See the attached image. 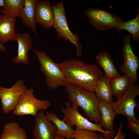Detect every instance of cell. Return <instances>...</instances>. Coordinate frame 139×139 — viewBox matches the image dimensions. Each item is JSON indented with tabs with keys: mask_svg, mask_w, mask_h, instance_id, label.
Listing matches in <instances>:
<instances>
[{
	"mask_svg": "<svg viewBox=\"0 0 139 139\" xmlns=\"http://www.w3.org/2000/svg\"><path fill=\"white\" fill-rule=\"evenodd\" d=\"M34 92L33 88L25 89L21 95L18 105L13 110L15 115H30L35 117L38 111L46 110L51 106L48 100H41L36 98Z\"/></svg>",
	"mask_w": 139,
	"mask_h": 139,
	"instance_id": "8992f818",
	"label": "cell"
},
{
	"mask_svg": "<svg viewBox=\"0 0 139 139\" xmlns=\"http://www.w3.org/2000/svg\"><path fill=\"white\" fill-rule=\"evenodd\" d=\"M84 14L90 24L99 30L105 31L115 28L122 22L120 17L103 9L89 8Z\"/></svg>",
	"mask_w": 139,
	"mask_h": 139,
	"instance_id": "ba28073f",
	"label": "cell"
},
{
	"mask_svg": "<svg viewBox=\"0 0 139 139\" xmlns=\"http://www.w3.org/2000/svg\"><path fill=\"white\" fill-rule=\"evenodd\" d=\"M39 0H25L21 18L23 24L30 29L36 34L37 32L36 27L35 15L37 5Z\"/></svg>",
	"mask_w": 139,
	"mask_h": 139,
	"instance_id": "9a60e30c",
	"label": "cell"
},
{
	"mask_svg": "<svg viewBox=\"0 0 139 139\" xmlns=\"http://www.w3.org/2000/svg\"><path fill=\"white\" fill-rule=\"evenodd\" d=\"M122 122L121 121L120 123L115 137L114 138L111 139H124L125 135L122 131ZM99 139H108L104 138L101 134L99 135Z\"/></svg>",
	"mask_w": 139,
	"mask_h": 139,
	"instance_id": "484cf974",
	"label": "cell"
},
{
	"mask_svg": "<svg viewBox=\"0 0 139 139\" xmlns=\"http://www.w3.org/2000/svg\"><path fill=\"white\" fill-rule=\"evenodd\" d=\"M94 92L100 101L109 104L114 102L109 80L104 76L97 84Z\"/></svg>",
	"mask_w": 139,
	"mask_h": 139,
	"instance_id": "7402d4cb",
	"label": "cell"
},
{
	"mask_svg": "<svg viewBox=\"0 0 139 139\" xmlns=\"http://www.w3.org/2000/svg\"><path fill=\"white\" fill-rule=\"evenodd\" d=\"M128 123V127L134 132L139 134V120H135L126 117Z\"/></svg>",
	"mask_w": 139,
	"mask_h": 139,
	"instance_id": "d4e9b609",
	"label": "cell"
},
{
	"mask_svg": "<svg viewBox=\"0 0 139 139\" xmlns=\"http://www.w3.org/2000/svg\"><path fill=\"white\" fill-rule=\"evenodd\" d=\"M27 88L24 81L18 80L11 88H7L0 86V98L2 108L5 113L13 110L18 105L21 97Z\"/></svg>",
	"mask_w": 139,
	"mask_h": 139,
	"instance_id": "30bf717a",
	"label": "cell"
},
{
	"mask_svg": "<svg viewBox=\"0 0 139 139\" xmlns=\"http://www.w3.org/2000/svg\"><path fill=\"white\" fill-rule=\"evenodd\" d=\"M4 6V0H0V7H2L3 8Z\"/></svg>",
	"mask_w": 139,
	"mask_h": 139,
	"instance_id": "f1b7e54d",
	"label": "cell"
},
{
	"mask_svg": "<svg viewBox=\"0 0 139 139\" xmlns=\"http://www.w3.org/2000/svg\"><path fill=\"white\" fill-rule=\"evenodd\" d=\"M45 116L46 118L52 122L56 126V135L66 138L72 137L74 130L63 120H61L57 115L47 111Z\"/></svg>",
	"mask_w": 139,
	"mask_h": 139,
	"instance_id": "ac0fdd59",
	"label": "cell"
},
{
	"mask_svg": "<svg viewBox=\"0 0 139 139\" xmlns=\"http://www.w3.org/2000/svg\"><path fill=\"white\" fill-rule=\"evenodd\" d=\"M16 40L18 44L17 54L12 58L13 63L28 64L29 60L28 53L31 49L33 44L31 35L29 33L25 32L17 33Z\"/></svg>",
	"mask_w": 139,
	"mask_h": 139,
	"instance_id": "4fadbf2b",
	"label": "cell"
},
{
	"mask_svg": "<svg viewBox=\"0 0 139 139\" xmlns=\"http://www.w3.org/2000/svg\"><path fill=\"white\" fill-rule=\"evenodd\" d=\"M52 7L54 14L53 27L58 36L74 45L76 48L77 56L79 57H81L83 53V47L80 42L79 36L73 33L68 27L63 1L53 5Z\"/></svg>",
	"mask_w": 139,
	"mask_h": 139,
	"instance_id": "5b68a950",
	"label": "cell"
},
{
	"mask_svg": "<svg viewBox=\"0 0 139 139\" xmlns=\"http://www.w3.org/2000/svg\"><path fill=\"white\" fill-rule=\"evenodd\" d=\"M16 18L0 14V43L4 44L16 40L15 25Z\"/></svg>",
	"mask_w": 139,
	"mask_h": 139,
	"instance_id": "5bb4252c",
	"label": "cell"
},
{
	"mask_svg": "<svg viewBox=\"0 0 139 139\" xmlns=\"http://www.w3.org/2000/svg\"><path fill=\"white\" fill-rule=\"evenodd\" d=\"M65 86L68 101L83 110L89 120L100 124L99 100L94 92L72 83H67Z\"/></svg>",
	"mask_w": 139,
	"mask_h": 139,
	"instance_id": "7a4b0ae2",
	"label": "cell"
},
{
	"mask_svg": "<svg viewBox=\"0 0 139 139\" xmlns=\"http://www.w3.org/2000/svg\"><path fill=\"white\" fill-rule=\"evenodd\" d=\"M32 50L38 58L40 70L45 76L46 82L48 87L55 90L65 86L67 83L57 63L53 62L45 51L34 49Z\"/></svg>",
	"mask_w": 139,
	"mask_h": 139,
	"instance_id": "277c9868",
	"label": "cell"
},
{
	"mask_svg": "<svg viewBox=\"0 0 139 139\" xmlns=\"http://www.w3.org/2000/svg\"><path fill=\"white\" fill-rule=\"evenodd\" d=\"M0 139H27L26 132L18 123L11 122L3 126Z\"/></svg>",
	"mask_w": 139,
	"mask_h": 139,
	"instance_id": "d6986e66",
	"label": "cell"
},
{
	"mask_svg": "<svg viewBox=\"0 0 139 139\" xmlns=\"http://www.w3.org/2000/svg\"><path fill=\"white\" fill-rule=\"evenodd\" d=\"M66 83L74 84L94 92L98 83L104 76L96 65L89 64L77 59L57 63Z\"/></svg>",
	"mask_w": 139,
	"mask_h": 139,
	"instance_id": "6da1fadb",
	"label": "cell"
},
{
	"mask_svg": "<svg viewBox=\"0 0 139 139\" xmlns=\"http://www.w3.org/2000/svg\"><path fill=\"white\" fill-rule=\"evenodd\" d=\"M0 50L3 52L5 53L6 50V48L3 44L0 43Z\"/></svg>",
	"mask_w": 139,
	"mask_h": 139,
	"instance_id": "4316f807",
	"label": "cell"
},
{
	"mask_svg": "<svg viewBox=\"0 0 139 139\" xmlns=\"http://www.w3.org/2000/svg\"><path fill=\"white\" fill-rule=\"evenodd\" d=\"M34 123L35 126L32 134L35 139H54L56 126L46 118L42 111L35 117Z\"/></svg>",
	"mask_w": 139,
	"mask_h": 139,
	"instance_id": "8fae6325",
	"label": "cell"
},
{
	"mask_svg": "<svg viewBox=\"0 0 139 139\" xmlns=\"http://www.w3.org/2000/svg\"><path fill=\"white\" fill-rule=\"evenodd\" d=\"M97 63L102 68L104 76L109 80L120 76L115 68L110 54L106 51L99 53L96 57Z\"/></svg>",
	"mask_w": 139,
	"mask_h": 139,
	"instance_id": "2e32d148",
	"label": "cell"
},
{
	"mask_svg": "<svg viewBox=\"0 0 139 139\" xmlns=\"http://www.w3.org/2000/svg\"><path fill=\"white\" fill-rule=\"evenodd\" d=\"M139 95V86L136 84H132L115 102L110 104L116 114H121L135 120L134 109L137 105L135 98Z\"/></svg>",
	"mask_w": 139,
	"mask_h": 139,
	"instance_id": "52a82bcc",
	"label": "cell"
},
{
	"mask_svg": "<svg viewBox=\"0 0 139 139\" xmlns=\"http://www.w3.org/2000/svg\"><path fill=\"white\" fill-rule=\"evenodd\" d=\"M66 107L62 106V112L64 114L62 120L70 126H75L76 128L83 129L95 132H99L102 134L105 138L111 139L116 133V131H108L103 129L100 124L92 123L87 118L84 117L79 112L78 107L72 103V107L70 103L67 101L65 103Z\"/></svg>",
	"mask_w": 139,
	"mask_h": 139,
	"instance_id": "3957f363",
	"label": "cell"
},
{
	"mask_svg": "<svg viewBox=\"0 0 139 139\" xmlns=\"http://www.w3.org/2000/svg\"><path fill=\"white\" fill-rule=\"evenodd\" d=\"M54 21V12L50 1L39 0L35 13L36 24H40L44 28L49 29L53 27Z\"/></svg>",
	"mask_w": 139,
	"mask_h": 139,
	"instance_id": "7c38bea8",
	"label": "cell"
},
{
	"mask_svg": "<svg viewBox=\"0 0 139 139\" xmlns=\"http://www.w3.org/2000/svg\"><path fill=\"white\" fill-rule=\"evenodd\" d=\"M113 95L120 97L132 84L129 77L124 75L109 80Z\"/></svg>",
	"mask_w": 139,
	"mask_h": 139,
	"instance_id": "ffe728a7",
	"label": "cell"
},
{
	"mask_svg": "<svg viewBox=\"0 0 139 139\" xmlns=\"http://www.w3.org/2000/svg\"><path fill=\"white\" fill-rule=\"evenodd\" d=\"M136 17L127 22H122L115 28L117 31L122 30H126L133 36L134 42L137 43L139 41V11Z\"/></svg>",
	"mask_w": 139,
	"mask_h": 139,
	"instance_id": "603a6c76",
	"label": "cell"
},
{
	"mask_svg": "<svg viewBox=\"0 0 139 139\" xmlns=\"http://www.w3.org/2000/svg\"><path fill=\"white\" fill-rule=\"evenodd\" d=\"M98 108L100 116V124L102 127L107 131H115L113 125L114 119L116 114L110 104L99 101Z\"/></svg>",
	"mask_w": 139,
	"mask_h": 139,
	"instance_id": "e0dca14e",
	"label": "cell"
},
{
	"mask_svg": "<svg viewBox=\"0 0 139 139\" xmlns=\"http://www.w3.org/2000/svg\"><path fill=\"white\" fill-rule=\"evenodd\" d=\"M71 138L74 139H99V135L95 132L77 128L74 130Z\"/></svg>",
	"mask_w": 139,
	"mask_h": 139,
	"instance_id": "cb8c5ba5",
	"label": "cell"
},
{
	"mask_svg": "<svg viewBox=\"0 0 139 139\" xmlns=\"http://www.w3.org/2000/svg\"><path fill=\"white\" fill-rule=\"evenodd\" d=\"M131 35H126L124 38L123 54L124 62L120 69L125 75L129 77L132 84H136L137 79V72L139 66V58L134 53L131 45Z\"/></svg>",
	"mask_w": 139,
	"mask_h": 139,
	"instance_id": "9c48e42d",
	"label": "cell"
},
{
	"mask_svg": "<svg viewBox=\"0 0 139 139\" xmlns=\"http://www.w3.org/2000/svg\"><path fill=\"white\" fill-rule=\"evenodd\" d=\"M25 0H4V6L0 13L6 16L21 18Z\"/></svg>",
	"mask_w": 139,
	"mask_h": 139,
	"instance_id": "44dd1931",
	"label": "cell"
},
{
	"mask_svg": "<svg viewBox=\"0 0 139 139\" xmlns=\"http://www.w3.org/2000/svg\"><path fill=\"white\" fill-rule=\"evenodd\" d=\"M54 139H73L72 138H66L64 137H59L56 134L55 135L54 137Z\"/></svg>",
	"mask_w": 139,
	"mask_h": 139,
	"instance_id": "83f0119b",
	"label": "cell"
}]
</instances>
